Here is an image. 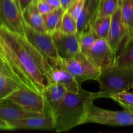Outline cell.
<instances>
[{
  "instance_id": "1",
  "label": "cell",
  "mask_w": 133,
  "mask_h": 133,
  "mask_svg": "<svg viewBox=\"0 0 133 133\" xmlns=\"http://www.w3.org/2000/svg\"><path fill=\"white\" fill-rule=\"evenodd\" d=\"M0 54L22 86L43 94L52 83L49 61L26 38L0 25Z\"/></svg>"
},
{
  "instance_id": "2",
  "label": "cell",
  "mask_w": 133,
  "mask_h": 133,
  "mask_svg": "<svg viewBox=\"0 0 133 133\" xmlns=\"http://www.w3.org/2000/svg\"><path fill=\"white\" fill-rule=\"evenodd\" d=\"M97 98L96 92H87L81 87L78 93L67 92L52 114L55 131L66 132L87 123L89 109Z\"/></svg>"
},
{
  "instance_id": "3",
  "label": "cell",
  "mask_w": 133,
  "mask_h": 133,
  "mask_svg": "<svg viewBox=\"0 0 133 133\" xmlns=\"http://www.w3.org/2000/svg\"><path fill=\"white\" fill-rule=\"evenodd\" d=\"M97 81L99 98H110L111 95L128 91L133 87V68L113 66L101 70Z\"/></svg>"
},
{
  "instance_id": "4",
  "label": "cell",
  "mask_w": 133,
  "mask_h": 133,
  "mask_svg": "<svg viewBox=\"0 0 133 133\" xmlns=\"http://www.w3.org/2000/svg\"><path fill=\"white\" fill-rule=\"evenodd\" d=\"M60 66L70 73L80 85L85 81H97L101 72L81 51L70 58H61Z\"/></svg>"
},
{
  "instance_id": "5",
  "label": "cell",
  "mask_w": 133,
  "mask_h": 133,
  "mask_svg": "<svg viewBox=\"0 0 133 133\" xmlns=\"http://www.w3.org/2000/svg\"><path fill=\"white\" fill-rule=\"evenodd\" d=\"M23 110L36 115H50L49 107L43 94L21 87L7 98Z\"/></svg>"
},
{
  "instance_id": "6",
  "label": "cell",
  "mask_w": 133,
  "mask_h": 133,
  "mask_svg": "<svg viewBox=\"0 0 133 133\" xmlns=\"http://www.w3.org/2000/svg\"><path fill=\"white\" fill-rule=\"evenodd\" d=\"M87 123H94L108 126L133 125V112L128 110L114 111L91 105L87 114Z\"/></svg>"
},
{
  "instance_id": "7",
  "label": "cell",
  "mask_w": 133,
  "mask_h": 133,
  "mask_svg": "<svg viewBox=\"0 0 133 133\" xmlns=\"http://www.w3.org/2000/svg\"><path fill=\"white\" fill-rule=\"evenodd\" d=\"M0 25L25 36L26 23L19 3L14 0H0Z\"/></svg>"
},
{
  "instance_id": "8",
  "label": "cell",
  "mask_w": 133,
  "mask_h": 133,
  "mask_svg": "<svg viewBox=\"0 0 133 133\" xmlns=\"http://www.w3.org/2000/svg\"><path fill=\"white\" fill-rule=\"evenodd\" d=\"M25 36L49 61L51 66L59 61L52 34L36 31L26 24Z\"/></svg>"
},
{
  "instance_id": "9",
  "label": "cell",
  "mask_w": 133,
  "mask_h": 133,
  "mask_svg": "<svg viewBox=\"0 0 133 133\" xmlns=\"http://www.w3.org/2000/svg\"><path fill=\"white\" fill-rule=\"evenodd\" d=\"M83 53L101 70L115 66L117 53L111 48L106 38H97L91 48Z\"/></svg>"
},
{
  "instance_id": "10",
  "label": "cell",
  "mask_w": 133,
  "mask_h": 133,
  "mask_svg": "<svg viewBox=\"0 0 133 133\" xmlns=\"http://www.w3.org/2000/svg\"><path fill=\"white\" fill-rule=\"evenodd\" d=\"M57 53L61 58H70L80 51L79 36L64 33L59 29L52 33Z\"/></svg>"
},
{
  "instance_id": "11",
  "label": "cell",
  "mask_w": 133,
  "mask_h": 133,
  "mask_svg": "<svg viewBox=\"0 0 133 133\" xmlns=\"http://www.w3.org/2000/svg\"><path fill=\"white\" fill-rule=\"evenodd\" d=\"M126 32L121 18V7H119L111 16V23L107 40L111 48L116 53L121 44L125 43Z\"/></svg>"
},
{
  "instance_id": "12",
  "label": "cell",
  "mask_w": 133,
  "mask_h": 133,
  "mask_svg": "<svg viewBox=\"0 0 133 133\" xmlns=\"http://www.w3.org/2000/svg\"><path fill=\"white\" fill-rule=\"evenodd\" d=\"M14 129L54 130V120L52 116H34L22 118L10 123Z\"/></svg>"
},
{
  "instance_id": "13",
  "label": "cell",
  "mask_w": 133,
  "mask_h": 133,
  "mask_svg": "<svg viewBox=\"0 0 133 133\" xmlns=\"http://www.w3.org/2000/svg\"><path fill=\"white\" fill-rule=\"evenodd\" d=\"M100 0H86L84 6L79 18L77 19V35L91 29L97 18Z\"/></svg>"
},
{
  "instance_id": "14",
  "label": "cell",
  "mask_w": 133,
  "mask_h": 133,
  "mask_svg": "<svg viewBox=\"0 0 133 133\" xmlns=\"http://www.w3.org/2000/svg\"><path fill=\"white\" fill-rule=\"evenodd\" d=\"M34 116L40 115L28 112L9 99L0 100V119L8 122L9 124L14 121Z\"/></svg>"
},
{
  "instance_id": "15",
  "label": "cell",
  "mask_w": 133,
  "mask_h": 133,
  "mask_svg": "<svg viewBox=\"0 0 133 133\" xmlns=\"http://www.w3.org/2000/svg\"><path fill=\"white\" fill-rule=\"evenodd\" d=\"M60 60L58 63L52 66L51 79L52 83H57L63 86L68 92L76 94L79 92L80 85L74 77L60 66Z\"/></svg>"
},
{
  "instance_id": "16",
  "label": "cell",
  "mask_w": 133,
  "mask_h": 133,
  "mask_svg": "<svg viewBox=\"0 0 133 133\" xmlns=\"http://www.w3.org/2000/svg\"><path fill=\"white\" fill-rule=\"evenodd\" d=\"M67 92L68 91L63 86L57 83L50 84L43 92L52 116L54 110L62 101Z\"/></svg>"
},
{
  "instance_id": "17",
  "label": "cell",
  "mask_w": 133,
  "mask_h": 133,
  "mask_svg": "<svg viewBox=\"0 0 133 133\" xmlns=\"http://www.w3.org/2000/svg\"><path fill=\"white\" fill-rule=\"evenodd\" d=\"M37 1L38 0H35L22 11L23 19L26 24L33 29L40 32H48L43 21V15L38 10Z\"/></svg>"
},
{
  "instance_id": "18",
  "label": "cell",
  "mask_w": 133,
  "mask_h": 133,
  "mask_svg": "<svg viewBox=\"0 0 133 133\" xmlns=\"http://www.w3.org/2000/svg\"><path fill=\"white\" fill-rule=\"evenodd\" d=\"M120 7L121 18L126 32L125 45L133 36V0H121Z\"/></svg>"
},
{
  "instance_id": "19",
  "label": "cell",
  "mask_w": 133,
  "mask_h": 133,
  "mask_svg": "<svg viewBox=\"0 0 133 133\" xmlns=\"http://www.w3.org/2000/svg\"><path fill=\"white\" fill-rule=\"evenodd\" d=\"M65 12V9L61 6L53 9L48 14L43 15L44 25L49 33H53L55 31L59 29Z\"/></svg>"
},
{
  "instance_id": "20",
  "label": "cell",
  "mask_w": 133,
  "mask_h": 133,
  "mask_svg": "<svg viewBox=\"0 0 133 133\" xmlns=\"http://www.w3.org/2000/svg\"><path fill=\"white\" fill-rule=\"evenodd\" d=\"M21 87L22 84L14 78L0 75V100L7 99Z\"/></svg>"
},
{
  "instance_id": "21",
  "label": "cell",
  "mask_w": 133,
  "mask_h": 133,
  "mask_svg": "<svg viewBox=\"0 0 133 133\" xmlns=\"http://www.w3.org/2000/svg\"><path fill=\"white\" fill-rule=\"evenodd\" d=\"M115 66L133 68V40L123 47L116 57Z\"/></svg>"
},
{
  "instance_id": "22",
  "label": "cell",
  "mask_w": 133,
  "mask_h": 133,
  "mask_svg": "<svg viewBox=\"0 0 133 133\" xmlns=\"http://www.w3.org/2000/svg\"><path fill=\"white\" fill-rule=\"evenodd\" d=\"M111 23V16L97 17L93 24L92 29L98 38H107Z\"/></svg>"
},
{
  "instance_id": "23",
  "label": "cell",
  "mask_w": 133,
  "mask_h": 133,
  "mask_svg": "<svg viewBox=\"0 0 133 133\" xmlns=\"http://www.w3.org/2000/svg\"><path fill=\"white\" fill-rule=\"evenodd\" d=\"M121 0H100L97 17L112 16L120 6Z\"/></svg>"
},
{
  "instance_id": "24",
  "label": "cell",
  "mask_w": 133,
  "mask_h": 133,
  "mask_svg": "<svg viewBox=\"0 0 133 133\" xmlns=\"http://www.w3.org/2000/svg\"><path fill=\"white\" fill-rule=\"evenodd\" d=\"M59 30L66 34H77V20L65 10Z\"/></svg>"
},
{
  "instance_id": "25",
  "label": "cell",
  "mask_w": 133,
  "mask_h": 133,
  "mask_svg": "<svg viewBox=\"0 0 133 133\" xmlns=\"http://www.w3.org/2000/svg\"><path fill=\"white\" fill-rule=\"evenodd\" d=\"M78 36L80 51L83 53L89 50L95 42L96 39L99 38L92 29L83 32Z\"/></svg>"
},
{
  "instance_id": "26",
  "label": "cell",
  "mask_w": 133,
  "mask_h": 133,
  "mask_svg": "<svg viewBox=\"0 0 133 133\" xmlns=\"http://www.w3.org/2000/svg\"><path fill=\"white\" fill-rule=\"evenodd\" d=\"M110 98L118 103L123 108H126L133 105V93L127 91L119 92L111 95Z\"/></svg>"
},
{
  "instance_id": "27",
  "label": "cell",
  "mask_w": 133,
  "mask_h": 133,
  "mask_svg": "<svg viewBox=\"0 0 133 133\" xmlns=\"http://www.w3.org/2000/svg\"><path fill=\"white\" fill-rule=\"evenodd\" d=\"M86 0H76L66 10V11L75 19H78L84 6Z\"/></svg>"
},
{
  "instance_id": "28",
  "label": "cell",
  "mask_w": 133,
  "mask_h": 133,
  "mask_svg": "<svg viewBox=\"0 0 133 133\" xmlns=\"http://www.w3.org/2000/svg\"><path fill=\"white\" fill-rule=\"evenodd\" d=\"M0 75L10 77L17 80L13 70H11L7 62L5 61L3 57L1 55V54H0Z\"/></svg>"
},
{
  "instance_id": "29",
  "label": "cell",
  "mask_w": 133,
  "mask_h": 133,
  "mask_svg": "<svg viewBox=\"0 0 133 133\" xmlns=\"http://www.w3.org/2000/svg\"><path fill=\"white\" fill-rule=\"evenodd\" d=\"M37 8L39 12H40L42 15H44V14H48V13L52 11L53 9H53L52 6H51L50 5H48L47 3L43 1V0H38Z\"/></svg>"
},
{
  "instance_id": "30",
  "label": "cell",
  "mask_w": 133,
  "mask_h": 133,
  "mask_svg": "<svg viewBox=\"0 0 133 133\" xmlns=\"http://www.w3.org/2000/svg\"><path fill=\"white\" fill-rule=\"evenodd\" d=\"M0 130L10 131V130H14V129L8 122L0 119Z\"/></svg>"
},
{
  "instance_id": "31",
  "label": "cell",
  "mask_w": 133,
  "mask_h": 133,
  "mask_svg": "<svg viewBox=\"0 0 133 133\" xmlns=\"http://www.w3.org/2000/svg\"><path fill=\"white\" fill-rule=\"evenodd\" d=\"M44 2L47 3L48 5H50L53 9L61 7V1L60 0H43Z\"/></svg>"
},
{
  "instance_id": "32",
  "label": "cell",
  "mask_w": 133,
  "mask_h": 133,
  "mask_svg": "<svg viewBox=\"0 0 133 133\" xmlns=\"http://www.w3.org/2000/svg\"><path fill=\"white\" fill-rule=\"evenodd\" d=\"M35 0H19L18 3H19V5L22 11H23L27 6H29Z\"/></svg>"
},
{
  "instance_id": "33",
  "label": "cell",
  "mask_w": 133,
  "mask_h": 133,
  "mask_svg": "<svg viewBox=\"0 0 133 133\" xmlns=\"http://www.w3.org/2000/svg\"><path fill=\"white\" fill-rule=\"evenodd\" d=\"M75 1L76 0H60L61 7L66 10L69 7V6Z\"/></svg>"
},
{
  "instance_id": "34",
  "label": "cell",
  "mask_w": 133,
  "mask_h": 133,
  "mask_svg": "<svg viewBox=\"0 0 133 133\" xmlns=\"http://www.w3.org/2000/svg\"><path fill=\"white\" fill-rule=\"evenodd\" d=\"M123 109H125V110H130V111H132L133 112V105H131V106H130V107H128L124 108Z\"/></svg>"
},
{
  "instance_id": "35",
  "label": "cell",
  "mask_w": 133,
  "mask_h": 133,
  "mask_svg": "<svg viewBox=\"0 0 133 133\" xmlns=\"http://www.w3.org/2000/svg\"><path fill=\"white\" fill-rule=\"evenodd\" d=\"M132 40H133V36H132V38H131V39H130V41H129V42H128V43H127V44H129V42H131V41H132ZM125 44V45H126V44ZM123 46H124V45H123Z\"/></svg>"
},
{
  "instance_id": "36",
  "label": "cell",
  "mask_w": 133,
  "mask_h": 133,
  "mask_svg": "<svg viewBox=\"0 0 133 133\" xmlns=\"http://www.w3.org/2000/svg\"><path fill=\"white\" fill-rule=\"evenodd\" d=\"M14 1H17V2H18V1H19V0H14Z\"/></svg>"
},
{
  "instance_id": "37",
  "label": "cell",
  "mask_w": 133,
  "mask_h": 133,
  "mask_svg": "<svg viewBox=\"0 0 133 133\" xmlns=\"http://www.w3.org/2000/svg\"><path fill=\"white\" fill-rule=\"evenodd\" d=\"M132 89H133V87H132ZM132 92V93H133V92Z\"/></svg>"
}]
</instances>
